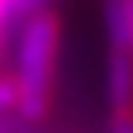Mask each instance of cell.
<instances>
[{
  "instance_id": "6",
  "label": "cell",
  "mask_w": 133,
  "mask_h": 133,
  "mask_svg": "<svg viewBox=\"0 0 133 133\" xmlns=\"http://www.w3.org/2000/svg\"><path fill=\"white\" fill-rule=\"evenodd\" d=\"M125 37H128V48L133 51V0H125Z\"/></svg>"
},
{
  "instance_id": "8",
  "label": "cell",
  "mask_w": 133,
  "mask_h": 133,
  "mask_svg": "<svg viewBox=\"0 0 133 133\" xmlns=\"http://www.w3.org/2000/svg\"><path fill=\"white\" fill-rule=\"evenodd\" d=\"M0 133H6V122L3 119H0Z\"/></svg>"
},
{
  "instance_id": "4",
  "label": "cell",
  "mask_w": 133,
  "mask_h": 133,
  "mask_svg": "<svg viewBox=\"0 0 133 133\" xmlns=\"http://www.w3.org/2000/svg\"><path fill=\"white\" fill-rule=\"evenodd\" d=\"M9 110H17V79L14 74H0V119Z\"/></svg>"
},
{
  "instance_id": "1",
  "label": "cell",
  "mask_w": 133,
  "mask_h": 133,
  "mask_svg": "<svg viewBox=\"0 0 133 133\" xmlns=\"http://www.w3.org/2000/svg\"><path fill=\"white\" fill-rule=\"evenodd\" d=\"M62 20L54 9L31 14L17 34V113L26 122L45 119L54 96V68L59 54Z\"/></svg>"
},
{
  "instance_id": "7",
  "label": "cell",
  "mask_w": 133,
  "mask_h": 133,
  "mask_svg": "<svg viewBox=\"0 0 133 133\" xmlns=\"http://www.w3.org/2000/svg\"><path fill=\"white\" fill-rule=\"evenodd\" d=\"M3 37H6V31H0V51H3Z\"/></svg>"
},
{
  "instance_id": "3",
  "label": "cell",
  "mask_w": 133,
  "mask_h": 133,
  "mask_svg": "<svg viewBox=\"0 0 133 133\" xmlns=\"http://www.w3.org/2000/svg\"><path fill=\"white\" fill-rule=\"evenodd\" d=\"M51 0H0V31H9L14 23H26L31 14L48 9Z\"/></svg>"
},
{
  "instance_id": "5",
  "label": "cell",
  "mask_w": 133,
  "mask_h": 133,
  "mask_svg": "<svg viewBox=\"0 0 133 133\" xmlns=\"http://www.w3.org/2000/svg\"><path fill=\"white\" fill-rule=\"evenodd\" d=\"M108 133H133V110L110 113V119H108Z\"/></svg>"
},
{
  "instance_id": "2",
  "label": "cell",
  "mask_w": 133,
  "mask_h": 133,
  "mask_svg": "<svg viewBox=\"0 0 133 133\" xmlns=\"http://www.w3.org/2000/svg\"><path fill=\"white\" fill-rule=\"evenodd\" d=\"M108 102L110 113L133 110V51L130 48H108Z\"/></svg>"
}]
</instances>
